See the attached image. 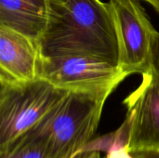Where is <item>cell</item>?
Returning <instances> with one entry per match:
<instances>
[{"instance_id":"obj_1","label":"cell","mask_w":159,"mask_h":158,"mask_svg":"<svg viewBox=\"0 0 159 158\" xmlns=\"http://www.w3.org/2000/svg\"><path fill=\"white\" fill-rule=\"evenodd\" d=\"M46 27L36 40L41 57L80 54L118 65V42L109 2L47 0Z\"/></svg>"},{"instance_id":"obj_2","label":"cell","mask_w":159,"mask_h":158,"mask_svg":"<svg viewBox=\"0 0 159 158\" xmlns=\"http://www.w3.org/2000/svg\"><path fill=\"white\" fill-rule=\"evenodd\" d=\"M117 87L71 89L41 120L20 137L41 143L50 158L70 157L92 140L104 104Z\"/></svg>"},{"instance_id":"obj_3","label":"cell","mask_w":159,"mask_h":158,"mask_svg":"<svg viewBox=\"0 0 159 158\" xmlns=\"http://www.w3.org/2000/svg\"><path fill=\"white\" fill-rule=\"evenodd\" d=\"M70 90L41 77L26 82L0 81V148L34 126Z\"/></svg>"},{"instance_id":"obj_4","label":"cell","mask_w":159,"mask_h":158,"mask_svg":"<svg viewBox=\"0 0 159 158\" xmlns=\"http://www.w3.org/2000/svg\"><path fill=\"white\" fill-rule=\"evenodd\" d=\"M114 18L119 60L128 75L151 69V33L155 29L140 0H109Z\"/></svg>"},{"instance_id":"obj_5","label":"cell","mask_w":159,"mask_h":158,"mask_svg":"<svg viewBox=\"0 0 159 158\" xmlns=\"http://www.w3.org/2000/svg\"><path fill=\"white\" fill-rule=\"evenodd\" d=\"M38 76L67 89L100 88L119 86L129 75L105 60L80 54L41 57Z\"/></svg>"},{"instance_id":"obj_6","label":"cell","mask_w":159,"mask_h":158,"mask_svg":"<svg viewBox=\"0 0 159 158\" xmlns=\"http://www.w3.org/2000/svg\"><path fill=\"white\" fill-rule=\"evenodd\" d=\"M140 86L124 101L129 120V151H159V74L143 73Z\"/></svg>"},{"instance_id":"obj_7","label":"cell","mask_w":159,"mask_h":158,"mask_svg":"<svg viewBox=\"0 0 159 158\" xmlns=\"http://www.w3.org/2000/svg\"><path fill=\"white\" fill-rule=\"evenodd\" d=\"M39 60L35 40L0 26V81L26 82L38 78Z\"/></svg>"},{"instance_id":"obj_8","label":"cell","mask_w":159,"mask_h":158,"mask_svg":"<svg viewBox=\"0 0 159 158\" xmlns=\"http://www.w3.org/2000/svg\"><path fill=\"white\" fill-rule=\"evenodd\" d=\"M47 19V0H0V26L11 28L35 41L43 33Z\"/></svg>"},{"instance_id":"obj_9","label":"cell","mask_w":159,"mask_h":158,"mask_svg":"<svg viewBox=\"0 0 159 158\" xmlns=\"http://www.w3.org/2000/svg\"><path fill=\"white\" fill-rule=\"evenodd\" d=\"M0 158H50V156L41 143L19 137L0 148Z\"/></svg>"},{"instance_id":"obj_10","label":"cell","mask_w":159,"mask_h":158,"mask_svg":"<svg viewBox=\"0 0 159 158\" xmlns=\"http://www.w3.org/2000/svg\"><path fill=\"white\" fill-rule=\"evenodd\" d=\"M151 69L159 74V32L156 29L151 33Z\"/></svg>"},{"instance_id":"obj_11","label":"cell","mask_w":159,"mask_h":158,"mask_svg":"<svg viewBox=\"0 0 159 158\" xmlns=\"http://www.w3.org/2000/svg\"><path fill=\"white\" fill-rule=\"evenodd\" d=\"M133 158H159V151L134 150L129 151Z\"/></svg>"},{"instance_id":"obj_12","label":"cell","mask_w":159,"mask_h":158,"mask_svg":"<svg viewBox=\"0 0 159 158\" xmlns=\"http://www.w3.org/2000/svg\"><path fill=\"white\" fill-rule=\"evenodd\" d=\"M68 158H102L101 155L98 151H86V150H79L78 152L75 153L73 156Z\"/></svg>"},{"instance_id":"obj_13","label":"cell","mask_w":159,"mask_h":158,"mask_svg":"<svg viewBox=\"0 0 159 158\" xmlns=\"http://www.w3.org/2000/svg\"><path fill=\"white\" fill-rule=\"evenodd\" d=\"M142 1H145L147 3H149L155 8V10L157 13H159V0H142Z\"/></svg>"}]
</instances>
